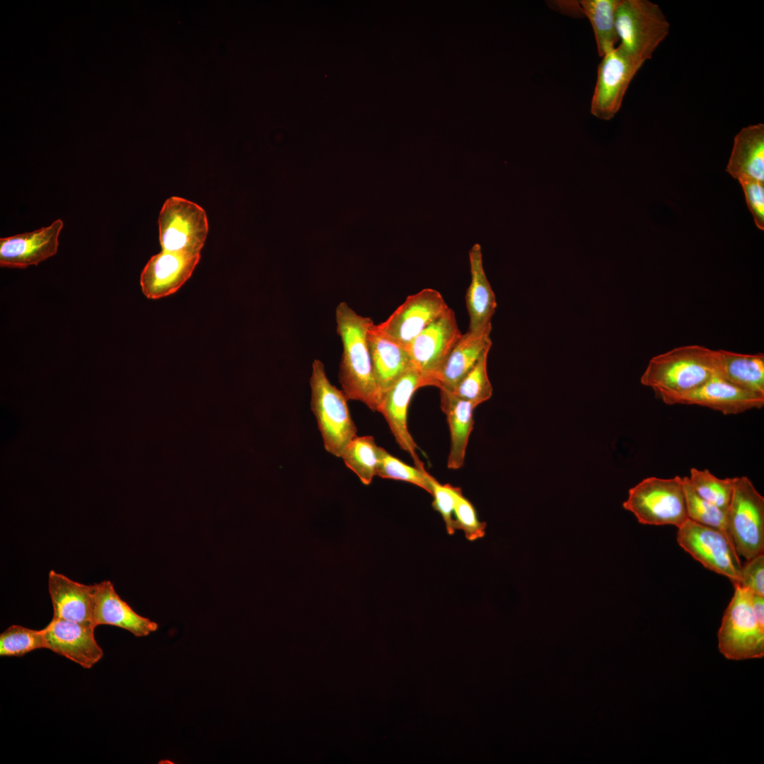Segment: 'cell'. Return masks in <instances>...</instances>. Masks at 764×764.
<instances>
[{"instance_id": "cell-1", "label": "cell", "mask_w": 764, "mask_h": 764, "mask_svg": "<svg viewBox=\"0 0 764 764\" xmlns=\"http://www.w3.org/2000/svg\"><path fill=\"white\" fill-rule=\"evenodd\" d=\"M335 318L337 333L342 343L338 371L342 390L349 400L360 401L376 411L377 390L368 342V331L374 323L345 301L337 306Z\"/></svg>"}, {"instance_id": "cell-2", "label": "cell", "mask_w": 764, "mask_h": 764, "mask_svg": "<svg viewBox=\"0 0 764 764\" xmlns=\"http://www.w3.org/2000/svg\"><path fill=\"white\" fill-rule=\"evenodd\" d=\"M717 374L716 350L698 345H685L653 357L641 376L665 403L673 405L679 396Z\"/></svg>"}, {"instance_id": "cell-3", "label": "cell", "mask_w": 764, "mask_h": 764, "mask_svg": "<svg viewBox=\"0 0 764 764\" xmlns=\"http://www.w3.org/2000/svg\"><path fill=\"white\" fill-rule=\"evenodd\" d=\"M311 410L317 421L325 449L340 458L355 437L357 428L352 418L343 391L329 381L323 363L314 359L309 379Z\"/></svg>"}, {"instance_id": "cell-4", "label": "cell", "mask_w": 764, "mask_h": 764, "mask_svg": "<svg viewBox=\"0 0 764 764\" xmlns=\"http://www.w3.org/2000/svg\"><path fill=\"white\" fill-rule=\"evenodd\" d=\"M619 46L643 65L667 37L670 23L659 6L649 0H619L615 11Z\"/></svg>"}, {"instance_id": "cell-5", "label": "cell", "mask_w": 764, "mask_h": 764, "mask_svg": "<svg viewBox=\"0 0 764 764\" xmlns=\"http://www.w3.org/2000/svg\"><path fill=\"white\" fill-rule=\"evenodd\" d=\"M623 507L640 523L678 528L688 519L683 478H647L629 490Z\"/></svg>"}, {"instance_id": "cell-6", "label": "cell", "mask_w": 764, "mask_h": 764, "mask_svg": "<svg viewBox=\"0 0 764 764\" xmlns=\"http://www.w3.org/2000/svg\"><path fill=\"white\" fill-rule=\"evenodd\" d=\"M727 527L739 555L748 560L763 553L764 497L746 476L734 478Z\"/></svg>"}, {"instance_id": "cell-7", "label": "cell", "mask_w": 764, "mask_h": 764, "mask_svg": "<svg viewBox=\"0 0 764 764\" xmlns=\"http://www.w3.org/2000/svg\"><path fill=\"white\" fill-rule=\"evenodd\" d=\"M734 586V595L717 633L719 652L731 660L762 658L764 629L753 613L751 592L739 585Z\"/></svg>"}, {"instance_id": "cell-8", "label": "cell", "mask_w": 764, "mask_h": 764, "mask_svg": "<svg viewBox=\"0 0 764 764\" xmlns=\"http://www.w3.org/2000/svg\"><path fill=\"white\" fill-rule=\"evenodd\" d=\"M676 540L705 568L739 584L742 565L729 534L688 519L678 527Z\"/></svg>"}, {"instance_id": "cell-9", "label": "cell", "mask_w": 764, "mask_h": 764, "mask_svg": "<svg viewBox=\"0 0 764 764\" xmlns=\"http://www.w3.org/2000/svg\"><path fill=\"white\" fill-rule=\"evenodd\" d=\"M162 250L200 253L208 233L205 211L196 203L173 196L158 216Z\"/></svg>"}, {"instance_id": "cell-10", "label": "cell", "mask_w": 764, "mask_h": 764, "mask_svg": "<svg viewBox=\"0 0 764 764\" xmlns=\"http://www.w3.org/2000/svg\"><path fill=\"white\" fill-rule=\"evenodd\" d=\"M449 308L439 291L423 289L408 296L385 321L374 325V328L386 337L406 348Z\"/></svg>"}, {"instance_id": "cell-11", "label": "cell", "mask_w": 764, "mask_h": 764, "mask_svg": "<svg viewBox=\"0 0 764 764\" xmlns=\"http://www.w3.org/2000/svg\"><path fill=\"white\" fill-rule=\"evenodd\" d=\"M619 45L602 57L591 101V113L610 120L620 110L632 80L642 67Z\"/></svg>"}, {"instance_id": "cell-12", "label": "cell", "mask_w": 764, "mask_h": 764, "mask_svg": "<svg viewBox=\"0 0 764 764\" xmlns=\"http://www.w3.org/2000/svg\"><path fill=\"white\" fill-rule=\"evenodd\" d=\"M462 335L455 313L449 308L406 347L414 368L427 378L432 386L437 387V376Z\"/></svg>"}, {"instance_id": "cell-13", "label": "cell", "mask_w": 764, "mask_h": 764, "mask_svg": "<svg viewBox=\"0 0 764 764\" xmlns=\"http://www.w3.org/2000/svg\"><path fill=\"white\" fill-rule=\"evenodd\" d=\"M427 386H432L431 382L412 368L386 392L376 410L385 418L399 446L410 454L415 466L422 470L425 467L417 454V446L408 430L407 410L415 392Z\"/></svg>"}, {"instance_id": "cell-14", "label": "cell", "mask_w": 764, "mask_h": 764, "mask_svg": "<svg viewBox=\"0 0 764 764\" xmlns=\"http://www.w3.org/2000/svg\"><path fill=\"white\" fill-rule=\"evenodd\" d=\"M200 253L161 250L150 258L140 277L144 296L159 299L175 293L191 277Z\"/></svg>"}, {"instance_id": "cell-15", "label": "cell", "mask_w": 764, "mask_h": 764, "mask_svg": "<svg viewBox=\"0 0 764 764\" xmlns=\"http://www.w3.org/2000/svg\"><path fill=\"white\" fill-rule=\"evenodd\" d=\"M63 226L62 220L59 219L46 227L1 238L0 266L23 269L54 256Z\"/></svg>"}, {"instance_id": "cell-16", "label": "cell", "mask_w": 764, "mask_h": 764, "mask_svg": "<svg viewBox=\"0 0 764 764\" xmlns=\"http://www.w3.org/2000/svg\"><path fill=\"white\" fill-rule=\"evenodd\" d=\"M95 626L54 620L44 628L47 648L85 668H91L103 656L95 636Z\"/></svg>"}, {"instance_id": "cell-17", "label": "cell", "mask_w": 764, "mask_h": 764, "mask_svg": "<svg viewBox=\"0 0 764 764\" xmlns=\"http://www.w3.org/2000/svg\"><path fill=\"white\" fill-rule=\"evenodd\" d=\"M673 404L697 405L724 415L739 414L764 405V395L742 388L718 374L697 388L683 394Z\"/></svg>"}, {"instance_id": "cell-18", "label": "cell", "mask_w": 764, "mask_h": 764, "mask_svg": "<svg viewBox=\"0 0 764 764\" xmlns=\"http://www.w3.org/2000/svg\"><path fill=\"white\" fill-rule=\"evenodd\" d=\"M48 590L53 607L52 619L95 626L96 584H83L51 570Z\"/></svg>"}, {"instance_id": "cell-19", "label": "cell", "mask_w": 764, "mask_h": 764, "mask_svg": "<svg viewBox=\"0 0 764 764\" xmlns=\"http://www.w3.org/2000/svg\"><path fill=\"white\" fill-rule=\"evenodd\" d=\"M374 325L368 331V342L378 404L386 392L414 366L407 349L379 333Z\"/></svg>"}, {"instance_id": "cell-20", "label": "cell", "mask_w": 764, "mask_h": 764, "mask_svg": "<svg viewBox=\"0 0 764 764\" xmlns=\"http://www.w3.org/2000/svg\"><path fill=\"white\" fill-rule=\"evenodd\" d=\"M96 584L93 620L95 626L109 625L125 629L135 637H145L158 629V624L136 613L123 601L110 581Z\"/></svg>"}, {"instance_id": "cell-21", "label": "cell", "mask_w": 764, "mask_h": 764, "mask_svg": "<svg viewBox=\"0 0 764 764\" xmlns=\"http://www.w3.org/2000/svg\"><path fill=\"white\" fill-rule=\"evenodd\" d=\"M726 171L739 181L764 183V124L743 127L735 136Z\"/></svg>"}, {"instance_id": "cell-22", "label": "cell", "mask_w": 764, "mask_h": 764, "mask_svg": "<svg viewBox=\"0 0 764 764\" xmlns=\"http://www.w3.org/2000/svg\"><path fill=\"white\" fill-rule=\"evenodd\" d=\"M492 325L463 334L450 352L437 376V387L451 390L473 367L482 354L492 347Z\"/></svg>"}, {"instance_id": "cell-23", "label": "cell", "mask_w": 764, "mask_h": 764, "mask_svg": "<svg viewBox=\"0 0 764 764\" xmlns=\"http://www.w3.org/2000/svg\"><path fill=\"white\" fill-rule=\"evenodd\" d=\"M471 282L465 300L469 316V331H478L491 326L497 302L494 293L485 274L481 247L475 244L469 251Z\"/></svg>"}, {"instance_id": "cell-24", "label": "cell", "mask_w": 764, "mask_h": 764, "mask_svg": "<svg viewBox=\"0 0 764 764\" xmlns=\"http://www.w3.org/2000/svg\"><path fill=\"white\" fill-rule=\"evenodd\" d=\"M439 390L441 408L446 416L451 436L447 467L448 469L458 470L465 463L466 448L473 427V412L475 407L448 390Z\"/></svg>"}, {"instance_id": "cell-25", "label": "cell", "mask_w": 764, "mask_h": 764, "mask_svg": "<svg viewBox=\"0 0 764 764\" xmlns=\"http://www.w3.org/2000/svg\"><path fill=\"white\" fill-rule=\"evenodd\" d=\"M717 374L748 390L764 395V354L716 350Z\"/></svg>"}, {"instance_id": "cell-26", "label": "cell", "mask_w": 764, "mask_h": 764, "mask_svg": "<svg viewBox=\"0 0 764 764\" xmlns=\"http://www.w3.org/2000/svg\"><path fill=\"white\" fill-rule=\"evenodd\" d=\"M619 0L579 1L583 13L593 28L598 54L603 57L619 42L615 29V11Z\"/></svg>"}, {"instance_id": "cell-27", "label": "cell", "mask_w": 764, "mask_h": 764, "mask_svg": "<svg viewBox=\"0 0 764 764\" xmlns=\"http://www.w3.org/2000/svg\"><path fill=\"white\" fill-rule=\"evenodd\" d=\"M379 448L373 436H356L348 444L340 458L364 485H369L376 475Z\"/></svg>"}, {"instance_id": "cell-28", "label": "cell", "mask_w": 764, "mask_h": 764, "mask_svg": "<svg viewBox=\"0 0 764 764\" xmlns=\"http://www.w3.org/2000/svg\"><path fill=\"white\" fill-rule=\"evenodd\" d=\"M688 482L701 498L727 511L734 485V478L721 479L709 470L692 468Z\"/></svg>"}, {"instance_id": "cell-29", "label": "cell", "mask_w": 764, "mask_h": 764, "mask_svg": "<svg viewBox=\"0 0 764 764\" xmlns=\"http://www.w3.org/2000/svg\"><path fill=\"white\" fill-rule=\"evenodd\" d=\"M490 349H486L482 354L473 367L450 390L457 397L471 403L475 407L489 400L492 395V386L487 371Z\"/></svg>"}, {"instance_id": "cell-30", "label": "cell", "mask_w": 764, "mask_h": 764, "mask_svg": "<svg viewBox=\"0 0 764 764\" xmlns=\"http://www.w3.org/2000/svg\"><path fill=\"white\" fill-rule=\"evenodd\" d=\"M46 649L43 630L13 625L0 635V655L21 656L37 649Z\"/></svg>"}, {"instance_id": "cell-31", "label": "cell", "mask_w": 764, "mask_h": 764, "mask_svg": "<svg viewBox=\"0 0 764 764\" xmlns=\"http://www.w3.org/2000/svg\"><path fill=\"white\" fill-rule=\"evenodd\" d=\"M379 451L376 476L410 482L429 494L432 493L429 473L425 469L422 470L406 464L381 446Z\"/></svg>"}, {"instance_id": "cell-32", "label": "cell", "mask_w": 764, "mask_h": 764, "mask_svg": "<svg viewBox=\"0 0 764 764\" xmlns=\"http://www.w3.org/2000/svg\"><path fill=\"white\" fill-rule=\"evenodd\" d=\"M687 514L689 519L717 528L727 534V511L701 498L683 477Z\"/></svg>"}, {"instance_id": "cell-33", "label": "cell", "mask_w": 764, "mask_h": 764, "mask_svg": "<svg viewBox=\"0 0 764 764\" xmlns=\"http://www.w3.org/2000/svg\"><path fill=\"white\" fill-rule=\"evenodd\" d=\"M453 516L456 530L463 531L467 540L474 541L485 536L486 523L478 519L474 506L463 496L462 490L456 495Z\"/></svg>"}, {"instance_id": "cell-34", "label": "cell", "mask_w": 764, "mask_h": 764, "mask_svg": "<svg viewBox=\"0 0 764 764\" xmlns=\"http://www.w3.org/2000/svg\"><path fill=\"white\" fill-rule=\"evenodd\" d=\"M429 479L432 487L431 494L433 496L432 507L434 510L441 514L447 533L453 535L456 531L453 516L454 505L456 495L461 489L449 484L442 485L430 474Z\"/></svg>"}, {"instance_id": "cell-35", "label": "cell", "mask_w": 764, "mask_h": 764, "mask_svg": "<svg viewBox=\"0 0 764 764\" xmlns=\"http://www.w3.org/2000/svg\"><path fill=\"white\" fill-rule=\"evenodd\" d=\"M752 594L764 596V554L746 560L741 566L739 584Z\"/></svg>"}, {"instance_id": "cell-36", "label": "cell", "mask_w": 764, "mask_h": 764, "mask_svg": "<svg viewBox=\"0 0 764 764\" xmlns=\"http://www.w3.org/2000/svg\"><path fill=\"white\" fill-rule=\"evenodd\" d=\"M756 226L764 230V183L756 180L739 181Z\"/></svg>"}, {"instance_id": "cell-37", "label": "cell", "mask_w": 764, "mask_h": 764, "mask_svg": "<svg viewBox=\"0 0 764 764\" xmlns=\"http://www.w3.org/2000/svg\"><path fill=\"white\" fill-rule=\"evenodd\" d=\"M551 4L554 5L553 8L560 11L562 13H565L572 16H580V14L584 16L581 8L579 1H557Z\"/></svg>"}, {"instance_id": "cell-38", "label": "cell", "mask_w": 764, "mask_h": 764, "mask_svg": "<svg viewBox=\"0 0 764 764\" xmlns=\"http://www.w3.org/2000/svg\"><path fill=\"white\" fill-rule=\"evenodd\" d=\"M751 606L759 625L764 629V596L751 593Z\"/></svg>"}]
</instances>
